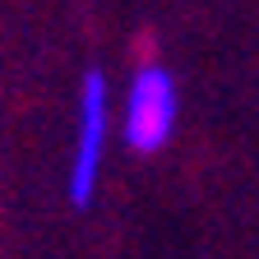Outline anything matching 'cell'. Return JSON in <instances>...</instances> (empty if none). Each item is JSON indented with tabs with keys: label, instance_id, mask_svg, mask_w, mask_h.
<instances>
[{
	"label": "cell",
	"instance_id": "cell-1",
	"mask_svg": "<svg viewBox=\"0 0 259 259\" xmlns=\"http://www.w3.org/2000/svg\"><path fill=\"white\" fill-rule=\"evenodd\" d=\"M111 139V83L102 70H88L79 83V116H74V148H70V204L88 208L102 185V162Z\"/></svg>",
	"mask_w": 259,
	"mask_h": 259
},
{
	"label": "cell",
	"instance_id": "cell-2",
	"mask_svg": "<svg viewBox=\"0 0 259 259\" xmlns=\"http://www.w3.org/2000/svg\"><path fill=\"white\" fill-rule=\"evenodd\" d=\"M176 116H181L176 79L167 74V65L144 60L139 70L130 74L125 97H120V135H125V144L135 153H157L171 139Z\"/></svg>",
	"mask_w": 259,
	"mask_h": 259
}]
</instances>
